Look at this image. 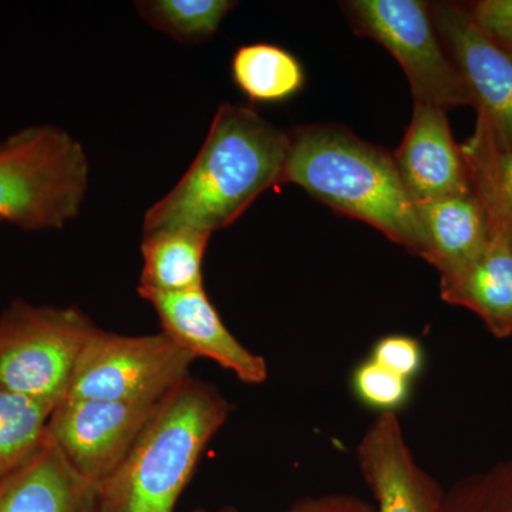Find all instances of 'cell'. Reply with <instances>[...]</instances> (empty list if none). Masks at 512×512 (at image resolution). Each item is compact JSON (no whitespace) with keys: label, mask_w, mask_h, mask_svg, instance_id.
I'll return each instance as SVG.
<instances>
[{"label":"cell","mask_w":512,"mask_h":512,"mask_svg":"<svg viewBox=\"0 0 512 512\" xmlns=\"http://www.w3.org/2000/svg\"><path fill=\"white\" fill-rule=\"evenodd\" d=\"M481 28V26H480ZM498 46L512 55V20L511 22L498 23V25L481 28Z\"/></svg>","instance_id":"25"},{"label":"cell","mask_w":512,"mask_h":512,"mask_svg":"<svg viewBox=\"0 0 512 512\" xmlns=\"http://www.w3.org/2000/svg\"><path fill=\"white\" fill-rule=\"evenodd\" d=\"M353 28L386 47L403 67L414 103L441 109L473 106L456 63L441 42L427 3L419 0H353L345 3Z\"/></svg>","instance_id":"7"},{"label":"cell","mask_w":512,"mask_h":512,"mask_svg":"<svg viewBox=\"0 0 512 512\" xmlns=\"http://www.w3.org/2000/svg\"><path fill=\"white\" fill-rule=\"evenodd\" d=\"M96 328L76 306L13 301L0 315V386L56 407Z\"/></svg>","instance_id":"5"},{"label":"cell","mask_w":512,"mask_h":512,"mask_svg":"<svg viewBox=\"0 0 512 512\" xmlns=\"http://www.w3.org/2000/svg\"><path fill=\"white\" fill-rule=\"evenodd\" d=\"M434 26L473 97L477 119L512 143V55L478 26L467 5L436 3Z\"/></svg>","instance_id":"9"},{"label":"cell","mask_w":512,"mask_h":512,"mask_svg":"<svg viewBox=\"0 0 512 512\" xmlns=\"http://www.w3.org/2000/svg\"><path fill=\"white\" fill-rule=\"evenodd\" d=\"M212 234L188 227L144 232L138 295L177 293L204 286L205 252Z\"/></svg>","instance_id":"16"},{"label":"cell","mask_w":512,"mask_h":512,"mask_svg":"<svg viewBox=\"0 0 512 512\" xmlns=\"http://www.w3.org/2000/svg\"><path fill=\"white\" fill-rule=\"evenodd\" d=\"M90 163L63 128L40 124L0 141V222L23 231L62 229L82 210Z\"/></svg>","instance_id":"4"},{"label":"cell","mask_w":512,"mask_h":512,"mask_svg":"<svg viewBox=\"0 0 512 512\" xmlns=\"http://www.w3.org/2000/svg\"><path fill=\"white\" fill-rule=\"evenodd\" d=\"M390 372L412 380L423 366V349L419 340L406 335H389L377 340L372 357Z\"/></svg>","instance_id":"23"},{"label":"cell","mask_w":512,"mask_h":512,"mask_svg":"<svg viewBox=\"0 0 512 512\" xmlns=\"http://www.w3.org/2000/svg\"><path fill=\"white\" fill-rule=\"evenodd\" d=\"M232 80L254 103H281L301 92L302 64L284 47L252 43L239 47L231 60Z\"/></svg>","instance_id":"18"},{"label":"cell","mask_w":512,"mask_h":512,"mask_svg":"<svg viewBox=\"0 0 512 512\" xmlns=\"http://www.w3.org/2000/svg\"><path fill=\"white\" fill-rule=\"evenodd\" d=\"M393 160L414 202L471 192L463 154L441 107L414 103L412 121Z\"/></svg>","instance_id":"12"},{"label":"cell","mask_w":512,"mask_h":512,"mask_svg":"<svg viewBox=\"0 0 512 512\" xmlns=\"http://www.w3.org/2000/svg\"><path fill=\"white\" fill-rule=\"evenodd\" d=\"M281 512H376V508L356 495L333 493L298 498Z\"/></svg>","instance_id":"24"},{"label":"cell","mask_w":512,"mask_h":512,"mask_svg":"<svg viewBox=\"0 0 512 512\" xmlns=\"http://www.w3.org/2000/svg\"><path fill=\"white\" fill-rule=\"evenodd\" d=\"M288 133L247 106L218 107L200 153L173 190L144 214L143 231L188 227L215 234L281 185Z\"/></svg>","instance_id":"1"},{"label":"cell","mask_w":512,"mask_h":512,"mask_svg":"<svg viewBox=\"0 0 512 512\" xmlns=\"http://www.w3.org/2000/svg\"><path fill=\"white\" fill-rule=\"evenodd\" d=\"M53 410L0 386V480L39 450Z\"/></svg>","instance_id":"19"},{"label":"cell","mask_w":512,"mask_h":512,"mask_svg":"<svg viewBox=\"0 0 512 512\" xmlns=\"http://www.w3.org/2000/svg\"><path fill=\"white\" fill-rule=\"evenodd\" d=\"M281 184H296L340 214L372 225L407 251L423 254L416 204L393 154L332 124L288 133Z\"/></svg>","instance_id":"2"},{"label":"cell","mask_w":512,"mask_h":512,"mask_svg":"<svg viewBox=\"0 0 512 512\" xmlns=\"http://www.w3.org/2000/svg\"><path fill=\"white\" fill-rule=\"evenodd\" d=\"M0 512H99L97 487L46 436L28 461L0 480Z\"/></svg>","instance_id":"14"},{"label":"cell","mask_w":512,"mask_h":512,"mask_svg":"<svg viewBox=\"0 0 512 512\" xmlns=\"http://www.w3.org/2000/svg\"><path fill=\"white\" fill-rule=\"evenodd\" d=\"M235 5L229 0H141L136 9L154 29L184 45H198L218 32Z\"/></svg>","instance_id":"20"},{"label":"cell","mask_w":512,"mask_h":512,"mask_svg":"<svg viewBox=\"0 0 512 512\" xmlns=\"http://www.w3.org/2000/svg\"><path fill=\"white\" fill-rule=\"evenodd\" d=\"M195 362L163 332L121 335L97 326L80 353L64 399L156 404L191 375Z\"/></svg>","instance_id":"6"},{"label":"cell","mask_w":512,"mask_h":512,"mask_svg":"<svg viewBox=\"0 0 512 512\" xmlns=\"http://www.w3.org/2000/svg\"><path fill=\"white\" fill-rule=\"evenodd\" d=\"M191 512H241V511H239L238 508L229 507V505H227V507H222V508H220V510H217V511H208V510H204V508H198V510H194Z\"/></svg>","instance_id":"26"},{"label":"cell","mask_w":512,"mask_h":512,"mask_svg":"<svg viewBox=\"0 0 512 512\" xmlns=\"http://www.w3.org/2000/svg\"><path fill=\"white\" fill-rule=\"evenodd\" d=\"M440 512H512V457L451 485Z\"/></svg>","instance_id":"21"},{"label":"cell","mask_w":512,"mask_h":512,"mask_svg":"<svg viewBox=\"0 0 512 512\" xmlns=\"http://www.w3.org/2000/svg\"><path fill=\"white\" fill-rule=\"evenodd\" d=\"M231 403L192 375L154 407L127 456L97 487L99 512H174Z\"/></svg>","instance_id":"3"},{"label":"cell","mask_w":512,"mask_h":512,"mask_svg":"<svg viewBox=\"0 0 512 512\" xmlns=\"http://www.w3.org/2000/svg\"><path fill=\"white\" fill-rule=\"evenodd\" d=\"M441 298L480 316L498 339L512 336V241L491 234L480 258L456 281L440 286Z\"/></svg>","instance_id":"15"},{"label":"cell","mask_w":512,"mask_h":512,"mask_svg":"<svg viewBox=\"0 0 512 512\" xmlns=\"http://www.w3.org/2000/svg\"><path fill=\"white\" fill-rule=\"evenodd\" d=\"M410 382L412 380L390 372L373 359L360 363L352 376L357 399L380 413H396L397 409H402L409 400Z\"/></svg>","instance_id":"22"},{"label":"cell","mask_w":512,"mask_h":512,"mask_svg":"<svg viewBox=\"0 0 512 512\" xmlns=\"http://www.w3.org/2000/svg\"><path fill=\"white\" fill-rule=\"evenodd\" d=\"M423 234V254L439 271L440 286L460 278L480 258L491 232L473 192L414 202Z\"/></svg>","instance_id":"13"},{"label":"cell","mask_w":512,"mask_h":512,"mask_svg":"<svg viewBox=\"0 0 512 512\" xmlns=\"http://www.w3.org/2000/svg\"><path fill=\"white\" fill-rule=\"evenodd\" d=\"M160 320L161 332L195 360L217 363L239 382L258 386L268 379V365L222 322L204 286L177 293H143Z\"/></svg>","instance_id":"11"},{"label":"cell","mask_w":512,"mask_h":512,"mask_svg":"<svg viewBox=\"0 0 512 512\" xmlns=\"http://www.w3.org/2000/svg\"><path fill=\"white\" fill-rule=\"evenodd\" d=\"M376 512H440L446 490L417 464L394 412L380 413L357 444Z\"/></svg>","instance_id":"10"},{"label":"cell","mask_w":512,"mask_h":512,"mask_svg":"<svg viewBox=\"0 0 512 512\" xmlns=\"http://www.w3.org/2000/svg\"><path fill=\"white\" fill-rule=\"evenodd\" d=\"M460 150L471 192L483 208L491 234L512 241V143L495 136L477 119L474 133Z\"/></svg>","instance_id":"17"},{"label":"cell","mask_w":512,"mask_h":512,"mask_svg":"<svg viewBox=\"0 0 512 512\" xmlns=\"http://www.w3.org/2000/svg\"><path fill=\"white\" fill-rule=\"evenodd\" d=\"M156 404L63 399L47 436L80 476L99 487L127 456Z\"/></svg>","instance_id":"8"},{"label":"cell","mask_w":512,"mask_h":512,"mask_svg":"<svg viewBox=\"0 0 512 512\" xmlns=\"http://www.w3.org/2000/svg\"><path fill=\"white\" fill-rule=\"evenodd\" d=\"M0 224H2V222H0Z\"/></svg>","instance_id":"27"}]
</instances>
